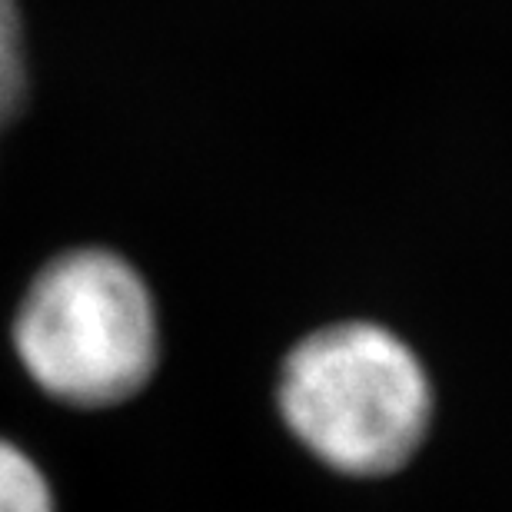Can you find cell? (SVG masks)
<instances>
[{
  "instance_id": "cell-2",
  "label": "cell",
  "mask_w": 512,
  "mask_h": 512,
  "mask_svg": "<svg viewBox=\"0 0 512 512\" xmlns=\"http://www.w3.org/2000/svg\"><path fill=\"white\" fill-rule=\"evenodd\" d=\"M20 366L47 396L104 409L137 396L160 360V320L137 266L70 250L27 286L14 320Z\"/></svg>"
},
{
  "instance_id": "cell-3",
  "label": "cell",
  "mask_w": 512,
  "mask_h": 512,
  "mask_svg": "<svg viewBox=\"0 0 512 512\" xmlns=\"http://www.w3.org/2000/svg\"><path fill=\"white\" fill-rule=\"evenodd\" d=\"M0 512H57L44 469L7 439H0Z\"/></svg>"
},
{
  "instance_id": "cell-4",
  "label": "cell",
  "mask_w": 512,
  "mask_h": 512,
  "mask_svg": "<svg viewBox=\"0 0 512 512\" xmlns=\"http://www.w3.org/2000/svg\"><path fill=\"white\" fill-rule=\"evenodd\" d=\"M27 90L24 34L14 0H0V124L17 114Z\"/></svg>"
},
{
  "instance_id": "cell-1",
  "label": "cell",
  "mask_w": 512,
  "mask_h": 512,
  "mask_svg": "<svg viewBox=\"0 0 512 512\" xmlns=\"http://www.w3.org/2000/svg\"><path fill=\"white\" fill-rule=\"evenodd\" d=\"M276 403L300 446L343 476L396 473L433 426L426 366L393 330L366 320L303 336L283 360Z\"/></svg>"
}]
</instances>
